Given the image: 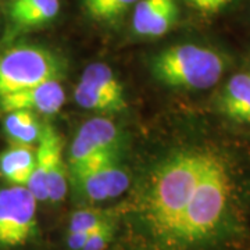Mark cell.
Instances as JSON below:
<instances>
[{"mask_svg":"<svg viewBox=\"0 0 250 250\" xmlns=\"http://www.w3.org/2000/svg\"><path fill=\"white\" fill-rule=\"evenodd\" d=\"M229 57L221 49L205 43H178L170 46L150 60L156 80L177 89L207 90L224 80Z\"/></svg>","mask_w":250,"mask_h":250,"instance_id":"7a4b0ae2","label":"cell"},{"mask_svg":"<svg viewBox=\"0 0 250 250\" xmlns=\"http://www.w3.org/2000/svg\"><path fill=\"white\" fill-rule=\"evenodd\" d=\"M139 0H82V6L93 21L113 24L120 21Z\"/></svg>","mask_w":250,"mask_h":250,"instance_id":"9a60e30c","label":"cell"},{"mask_svg":"<svg viewBox=\"0 0 250 250\" xmlns=\"http://www.w3.org/2000/svg\"><path fill=\"white\" fill-rule=\"evenodd\" d=\"M65 90L60 80H50L27 89L18 90L0 98V113L13 110H28L52 116L59 113L65 104Z\"/></svg>","mask_w":250,"mask_h":250,"instance_id":"ba28073f","label":"cell"},{"mask_svg":"<svg viewBox=\"0 0 250 250\" xmlns=\"http://www.w3.org/2000/svg\"><path fill=\"white\" fill-rule=\"evenodd\" d=\"M78 82L111 100L121 111L128 106L123 83L117 78L113 70L104 62L89 64L83 70Z\"/></svg>","mask_w":250,"mask_h":250,"instance_id":"4fadbf2b","label":"cell"},{"mask_svg":"<svg viewBox=\"0 0 250 250\" xmlns=\"http://www.w3.org/2000/svg\"><path fill=\"white\" fill-rule=\"evenodd\" d=\"M124 134L110 118L93 117L81 125L67 156V167L78 164L92 154L104 150H121Z\"/></svg>","mask_w":250,"mask_h":250,"instance_id":"52a82bcc","label":"cell"},{"mask_svg":"<svg viewBox=\"0 0 250 250\" xmlns=\"http://www.w3.org/2000/svg\"><path fill=\"white\" fill-rule=\"evenodd\" d=\"M120 228H121V207L118 213L111 215L90 233L82 250H108L113 242L116 241Z\"/></svg>","mask_w":250,"mask_h":250,"instance_id":"2e32d148","label":"cell"},{"mask_svg":"<svg viewBox=\"0 0 250 250\" xmlns=\"http://www.w3.org/2000/svg\"><path fill=\"white\" fill-rule=\"evenodd\" d=\"M39 208L28 187L0 182V250H35L41 242Z\"/></svg>","mask_w":250,"mask_h":250,"instance_id":"277c9868","label":"cell"},{"mask_svg":"<svg viewBox=\"0 0 250 250\" xmlns=\"http://www.w3.org/2000/svg\"><path fill=\"white\" fill-rule=\"evenodd\" d=\"M35 167L34 146L11 143L0 153V181L10 185L28 187Z\"/></svg>","mask_w":250,"mask_h":250,"instance_id":"7c38bea8","label":"cell"},{"mask_svg":"<svg viewBox=\"0 0 250 250\" xmlns=\"http://www.w3.org/2000/svg\"><path fill=\"white\" fill-rule=\"evenodd\" d=\"M238 0H185L190 9L205 17H215L231 9Z\"/></svg>","mask_w":250,"mask_h":250,"instance_id":"ac0fdd59","label":"cell"},{"mask_svg":"<svg viewBox=\"0 0 250 250\" xmlns=\"http://www.w3.org/2000/svg\"><path fill=\"white\" fill-rule=\"evenodd\" d=\"M74 98L77 104L82 108L86 110H92V111H100V113H116V111H121L117 107L111 100L107 98L99 95L98 92L90 89L88 86L82 85V83H77L75 90H74Z\"/></svg>","mask_w":250,"mask_h":250,"instance_id":"e0dca14e","label":"cell"},{"mask_svg":"<svg viewBox=\"0 0 250 250\" xmlns=\"http://www.w3.org/2000/svg\"><path fill=\"white\" fill-rule=\"evenodd\" d=\"M3 114V131L10 142L27 146L38 145L43 125H41L35 113L28 110H13Z\"/></svg>","mask_w":250,"mask_h":250,"instance_id":"5bb4252c","label":"cell"},{"mask_svg":"<svg viewBox=\"0 0 250 250\" xmlns=\"http://www.w3.org/2000/svg\"><path fill=\"white\" fill-rule=\"evenodd\" d=\"M248 68H249V71H250V64H249V65H248Z\"/></svg>","mask_w":250,"mask_h":250,"instance_id":"d6986e66","label":"cell"},{"mask_svg":"<svg viewBox=\"0 0 250 250\" xmlns=\"http://www.w3.org/2000/svg\"><path fill=\"white\" fill-rule=\"evenodd\" d=\"M70 192L80 206H103L131 189L132 175L120 160L68 177Z\"/></svg>","mask_w":250,"mask_h":250,"instance_id":"8992f818","label":"cell"},{"mask_svg":"<svg viewBox=\"0 0 250 250\" xmlns=\"http://www.w3.org/2000/svg\"><path fill=\"white\" fill-rule=\"evenodd\" d=\"M217 110L228 121L250 126V71H236L228 77L217 95Z\"/></svg>","mask_w":250,"mask_h":250,"instance_id":"30bf717a","label":"cell"},{"mask_svg":"<svg viewBox=\"0 0 250 250\" xmlns=\"http://www.w3.org/2000/svg\"><path fill=\"white\" fill-rule=\"evenodd\" d=\"M177 0H139L132 9V29L141 38L166 35L177 24Z\"/></svg>","mask_w":250,"mask_h":250,"instance_id":"9c48e42d","label":"cell"},{"mask_svg":"<svg viewBox=\"0 0 250 250\" xmlns=\"http://www.w3.org/2000/svg\"><path fill=\"white\" fill-rule=\"evenodd\" d=\"M64 64L53 50L21 43L0 54V98L50 80H62Z\"/></svg>","mask_w":250,"mask_h":250,"instance_id":"3957f363","label":"cell"},{"mask_svg":"<svg viewBox=\"0 0 250 250\" xmlns=\"http://www.w3.org/2000/svg\"><path fill=\"white\" fill-rule=\"evenodd\" d=\"M60 11V0H10L7 6L11 34L43 27Z\"/></svg>","mask_w":250,"mask_h":250,"instance_id":"8fae6325","label":"cell"},{"mask_svg":"<svg viewBox=\"0 0 250 250\" xmlns=\"http://www.w3.org/2000/svg\"><path fill=\"white\" fill-rule=\"evenodd\" d=\"M28 189L41 206L57 207L70 193L67 163L62 157V141L53 125H43L35 149V167Z\"/></svg>","mask_w":250,"mask_h":250,"instance_id":"5b68a950","label":"cell"},{"mask_svg":"<svg viewBox=\"0 0 250 250\" xmlns=\"http://www.w3.org/2000/svg\"><path fill=\"white\" fill-rule=\"evenodd\" d=\"M241 167L214 143L157 163L121 205L131 250H250V196Z\"/></svg>","mask_w":250,"mask_h":250,"instance_id":"6da1fadb","label":"cell"}]
</instances>
